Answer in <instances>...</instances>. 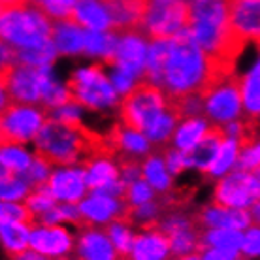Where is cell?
Segmentation results:
<instances>
[{"label": "cell", "mask_w": 260, "mask_h": 260, "mask_svg": "<svg viewBox=\"0 0 260 260\" xmlns=\"http://www.w3.org/2000/svg\"><path fill=\"white\" fill-rule=\"evenodd\" d=\"M206 85H208V57L187 28L174 38H170V49L164 62L160 89L166 92V96H183L190 92H200L204 96Z\"/></svg>", "instance_id": "1"}, {"label": "cell", "mask_w": 260, "mask_h": 260, "mask_svg": "<svg viewBox=\"0 0 260 260\" xmlns=\"http://www.w3.org/2000/svg\"><path fill=\"white\" fill-rule=\"evenodd\" d=\"M55 21L32 0L17 6L4 8L0 15L2 42L19 47H40L47 44L53 36Z\"/></svg>", "instance_id": "2"}, {"label": "cell", "mask_w": 260, "mask_h": 260, "mask_svg": "<svg viewBox=\"0 0 260 260\" xmlns=\"http://www.w3.org/2000/svg\"><path fill=\"white\" fill-rule=\"evenodd\" d=\"M168 108L166 92L151 81H140L121 102V121L126 128L145 134Z\"/></svg>", "instance_id": "3"}, {"label": "cell", "mask_w": 260, "mask_h": 260, "mask_svg": "<svg viewBox=\"0 0 260 260\" xmlns=\"http://www.w3.org/2000/svg\"><path fill=\"white\" fill-rule=\"evenodd\" d=\"M66 87L70 89L74 102L87 106L92 110L111 108L117 104L119 92L102 72V64H92L89 68L76 70L70 76Z\"/></svg>", "instance_id": "4"}, {"label": "cell", "mask_w": 260, "mask_h": 260, "mask_svg": "<svg viewBox=\"0 0 260 260\" xmlns=\"http://www.w3.org/2000/svg\"><path fill=\"white\" fill-rule=\"evenodd\" d=\"M47 121L46 108L32 104H17L12 102L2 108L0 121V140L2 147L8 145H25L38 136V132Z\"/></svg>", "instance_id": "5"}, {"label": "cell", "mask_w": 260, "mask_h": 260, "mask_svg": "<svg viewBox=\"0 0 260 260\" xmlns=\"http://www.w3.org/2000/svg\"><path fill=\"white\" fill-rule=\"evenodd\" d=\"M190 17L192 8L183 0H155L145 17L142 36L147 42L174 38L189 28Z\"/></svg>", "instance_id": "6"}, {"label": "cell", "mask_w": 260, "mask_h": 260, "mask_svg": "<svg viewBox=\"0 0 260 260\" xmlns=\"http://www.w3.org/2000/svg\"><path fill=\"white\" fill-rule=\"evenodd\" d=\"M2 108L12 102L44 108L42 96V68L26 64H2Z\"/></svg>", "instance_id": "7"}, {"label": "cell", "mask_w": 260, "mask_h": 260, "mask_svg": "<svg viewBox=\"0 0 260 260\" xmlns=\"http://www.w3.org/2000/svg\"><path fill=\"white\" fill-rule=\"evenodd\" d=\"M243 87H245V78L234 74L204 94L206 117L209 119V123L228 124L241 117Z\"/></svg>", "instance_id": "8"}, {"label": "cell", "mask_w": 260, "mask_h": 260, "mask_svg": "<svg viewBox=\"0 0 260 260\" xmlns=\"http://www.w3.org/2000/svg\"><path fill=\"white\" fill-rule=\"evenodd\" d=\"M260 200V181L254 172L234 170L221 177L215 189L217 206L224 208H251L254 202Z\"/></svg>", "instance_id": "9"}, {"label": "cell", "mask_w": 260, "mask_h": 260, "mask_svg": "<svg viewBox=\"0 0 260 260\" xmlns=\"http://www.w3.org/2000/svg\"><path fill=\"white\" fill-rule=\"evenodd\" d=\"M155 0H102L111 17V32L142 34L145 17Z\"/></svg>", "instance_id": "10"}, {"label": "cell", "mask_w": 260, "mask_h": 260, "mask_svg": "<svg viewBox=\"0 0 260 260\" xmlns=\"http://www.w3.org/2000/svg\"><path fill=\"white\" fill-rule=\"evenodd\" d=\"M230 26L260 49V0H224Z\"/></svg>", "instance_id": "11"}, {"label": "cell", "mask_w": 260, "mask_h": 260, "mask_svg": "<svg viewBox=\"0 0 260 260\" xmlns=\"http://www.w3.org/2000/svg\"><path fill=\"white\" fill-rule=\"evenodd\" d=\"M46 187L51 190L57 200L78 204L85 196V190L89 189L87 172L81 166H62L49 176Z\"/></svg>", "instance_id": "12"}, {"label": "cell", "mask_w": 260, "mask_h": 260, "mask_svg": "<svg viewBox=\"0 0 260 260\" xmlns=\"http://www.w3.org/2000/svg\"><path fill=\"white\" fill-rule=\"evenodd\" d=\"M147 51H149V42L145 40V36H142L140 32L121 34L117 51L108 64L126 68L132 74H136L138 78H142L145 74Z\"/></svg>", "instance_id": "13"}, {"label": "cell", "mask_w": 260, "mask_h": 260, "mask_svg": "<svg viewBox=\"0 0 260 260\" xmlns=\"http://www.w3.org/2000/svg\"><path fill=\"white\" fill-rule=\"evenodd\" d=\"M126 206H128V202L119 200L102 190H92L85 200H81L79 209L85 219L92 224H108L111 221L123 219Z\"/></svg>", "instance_id": "14"}, {"label": "cell", "mask_w": 260, "mask_h": 260, "mask_svg": "<svg viewBox=\"0 0 260 260\" xmlns=\"http://www.w3.org/2000/svg\"><path fill=\"white\" fill-rule=\"evenodd\" d=\"M226 140H228V134L226 130H224V126L222 124H211L200 142L196 143L192 149L185 151L187 168H198L202 172H206L209 168V164L213 162V158L217 156L221 145Z\"/></svg>", "instance_id": "15"}, {"label": "cell", "mask_w": 260, "mask_h": 260, "mask_svg": "<svg viewBox=\"0 0 260 260\" xmlns=\"http://www.w3.org/2000/svg\"><path fill=\"white\" fill-rule=\"evenodd\" d=\"M79 260H121L104 228H85L78 241Z\"/></svg>", "instance_id": "16"}, {"label": "cell", "mask_w": 260, "mask_h": 260, "mask_svg": "<svg viewBox=\"0 0 260 260\" xmlns=\"http://www.w3.org/2000/svg\"><path fill=\"white\" fill-rule=\"evenodd\" d=\"M30 249L46 256H64L72 251V236L62 226H34Z\"/></svg>", "instance_id": "17"}, {"label": "cell", "mask_w": 260, "mask_h": 260, "mask_svg": "<svg viewBox=\"0 0 260 260\" xmlns=\"http://www.w3.org/2000/svg\"><path fill=\"white\" fill-rule=\"evenodd\" d=\"M198 222L202 224L204 230H213V228H234V230H243V228L251 226V213L247 209L240 208H224V206H209V208L202 209L196 215Z\"/></svg>", "instance_id": "18"}, {"label": "cell", "mask_w": 260, "mask_h": 260, "mask_svg": "<svg viewBox=\"0 0 260 260\" xmlns=\"http://www.w3.org/2000/svg\"><path fill=\"white\" fill-rule=\"evenodd\" d=\"M170 251H172V243L168 236L158 228L149 226L145 228L143 234H138L134 238L130 260H166Z\"/></svg>", "instance_id": "19"}, {"label": "cell", "mask_w": 260, "mask_h": 260, "mask_svg": "<svg viewBox=\"0 0 260 260\" xmlns=\"http://www.w3.org/2000/svg\"><path fill=\"white\" fill-rule=\"evenodd\" d=\"M72 23L87 30H111V17L102 0H78Z\"/></svg>", "instance_id": "20"}, {"label": "cell", "mask_w": 260, "mask_h": 260, "mask_svg": "<svg viewBox=\"0 0 260 260\" xmlns=\"http://www.w3.org/2000/svg\"><path fill=\"white\" fill-rule=\"evenodd\" d=\"M85 34L83 26L76 25L72 21H55L53 23V42L59 53L74 55V53H85Z\"/></svg>", "instance_id": "21"}, {"label": "cell", "mask_w": 260, "mask_h": 260, "mask_svg": "<svg viewBox=\"0 0 260 260\" xmlns=\"http://www.w3.org/2000/svg\"><path fill=\"white\" fill-rule=\"evenodd\" d=\"M89 190H104L110 185L121 181V168L111 158H96L85 166Z\"/></svg>", "instance_id": "22"}, {"label": "cell", "mask_w": 260, "mask_h": 260, "mask_svg": "<svg viewBox=\"0 0 260 260\" xmlns=\"http://www.w3.org/2000/svg\"><path fill=\"white\" fill-rule=\"evenodd\" d=\"M164 145H155V149L143 160V179L158 192H166L170 189V174L162 153Z\"/></svg>", "instance_id": "23"}, {"label": "cell", "mask_w": 260, "mask_h": 260, "mask_svg": "<svg viewBox=\"0 0 260 260\" xmlns=\"http://www.w3.org/2000/svg\"><path fill=\"white\" fill-rule=\"evenodd\" d=\"M211 126L208 117H190L181 121V124L177 126V130L172 136V145L181 151L192 149L196 143L200 142L204 134L208 132Z\"/></svg>", "instance_id": "24"}, {"label": "cell", "mask_w": 260, "mask_h": 260, "mask_svg": "<svg viewBox=\"0 0 260 260\" xmlns=\"http://www.w3.org/2000/svg\"><path fill=\"white\" fill-rule=\"evenodd\" d=\"M30 230L32 226H28L25 222H2L0 236L10 256L23 253L26 251V247H30Z\"/></svg>", "instance_id": "25"}, {"label": "cell", "mask_w": 260, "mask_h": 260, "mask_svg": "<svg viewBox=\"0 0 260 260\" xmlns=\"http://www.w3.org/2000/svg\"><path fill=\"white\" fill-rule=\"evenodd\" d=\"M238 155H240V143L232 140V138H228L226 142L221 145V149H219L217 156L213 158V162L209 164V168L204 174L209 177L226 176L230 168L236 166V162H238Z\"/></svg>", "instance_id": "26"}, {"label": "cell", "mask_w": 260, "mask_h": 260, "mask_svg": "<svg viewBox=\"0 0 260 260\" xmlns=\"http://www.w3.org/2000/svg\"><path fill=\"white\" fill-rule=\"evenodd\" d=\"M57 46L53 38L40 47H17V64H26V66H36V68H44V66H51V62L57 57Z\"/></svg>", "instance_id": "27"}, {"label": "cell", "mask_w": 260, "mask_h": 260, "mask_svg": "<svg viewBox=\"0 0 260 260\" xmlns=\"http://www.w3.org/2000/svg\"><path fill=\"white\" fill-rule=\"evenodd\" d=\"M34 156L28 155L21 145H8L2 147L0 164H2V176H21L30 164Z\"/></svg>", "instance_id": "28"}, {"label": "cell", "mask_w": 260, "mask_h": 260, "mask_svg": "<svg viewBox=\"0 0 260 260\" xmlns=\"http://www.w3.org/2000/svg\"><path fill=\"white\" fill-rule=\"evenodd\" d=\"M104 230L108 232L110 240L113 241V245L117 249L119 258L121 260H130L132 258V247H134V238L128 222L123 221H111L104 224Z\"/></svg>", "instance_id": "29"}, {"label": "cell", "mask_w": 260, "mask_h": 260, "mask_svg": "<svg viewBox=\"0 0 260 260\" xmlns=\"http://www.w3.org/2000/svg\"><path fill=\"white\" fill-rule=\"evenodd\" d=\"M245 236L241 234V230L234 228H213L208 230L204 236V245L208 249L211 247H221V249H238L241 251Z\"/></svg>", "instance_id": "30"}, {"label": "cell", "mask_w": 260, "mask_h": 260, "mask_svg": "<svg viewBox=\"0 0 260 260\" xmlns=\"http://www.w3.org/2000/svg\"><path fill=\"white\" fill-rule=\"evenodd\" d=\"M32 192L30 185L21 176H2V187H0V198L2 202H17L26 200V196Z\"/></svg>", "instance_id": "31"}, {"label": "cell", "mask_w": 260, "mask_h": 260, "mask_svg": "<svg viewBox=\"0 0 260 260\" xmlns=\"http://www.w3.org/2000/svg\"><path fill=\"white\" fill-rule=\"evenodd\" d=\"M243 110L249 115L260 117V76L249 72L243 87Z\"/></svg>", "instance_id": "32"}, {"label": "cell", "mask_w": 260, "mask_h": 260, "mask_svg": "<svg viewBox=\"0 0 260 260\" xmlns=\"http://www.w3.org/2000/svg\"><path fill=\"white\" fill-rule=\"evenodd\" d=\"M0 219H2V222H25V224L34 228L36 215L30 211V208L26 204L2 202V206H0Z\"/></svg>", "instance_id": "33"}, {"label": "cell", "mask_w": 260, "mask_h": 260, "mask_svg": "<svg viewBox=\"0 0 260 260\" xmlns=\"http://www.w3.org/2000/svg\"><path fill=\"white\" fill-rule=\"evenodd\" d=\"M26 206H28L30 211L38 217L40 213H44V211H47V209L55 208V206H57V198H55L51 190L44 185V187L32 190L30 194L26 196Z\"/></svg>", "instance_id": "34"}, {"label": "cell", "mask_w": 260, "mask_h": 260, "mask_svg": "<svg viewBox=\"0 0 260 260\" xmlns=\"http://www.w3.org/2000/svg\"><path fill=\"white\" fill-rule=\"evenodd\" d=\"M236 168L245 170V172H256L260 168V138H256L253 143H249L245 147H241Z\"/></svg>", "instance_id": "35"}, {"label": "cell", "mask_w": 260, "mask_h": 260, "mask_svg": "<svg viewBox=\"0 0 260 260\" xmlns=\"http://www.w3.org/2000/svg\"><path fill=\"white\" fill-rule=\"evenodd\" d=\"M151 200H153V187L145 179H138V181L130 183L128 192H126V202L130 206H142V204Z\"/></svg>", "instance_id": "36"}, {"label": "cell", "mask_w": 260, "mask_h": 260, "mask_svg": "<svg viewBox=\"0 0 260 260\" xmlns=\"http://www.w3.org/2000/svg\"><path fill=\"white\" fill-rule=\"evenodd\" d=\"M241 254L243 256H256L260 254V226H251L245 234L243 245H241Z\"/></svg>", "instance_id": "37"}, {"label": "cell", "mask_w": 260, "mask_h": 260, "mask_svg": "<svg viewBox=\"0 0 260 260\" xmlns=\"http://www.w3.org/2000/svg\"><path fill=\"white\" fill-rule=\"evenodd\" d=\"M204 260H241L243 254H240L238 249H221V247H211L209 251L202 254Z\"/></svg>", "instance_id": "38"}, {"label": "cell", "mask_w": 260, "mask_h": 260, "mask_svg": "<svg viewBox=\"0 0 260 260\" xmlns=\"http://www.w3.org/2000/svg\"><path fill=\"white\" fill-rule=\"evenodd\" d=\"M12 260H49V256L36 253V251H23L19 254H13Z\"/></svg>", "instance_id": "39"}, {"label": "cell", "mask_w": 260, "mask_h": 260, "mask_svg": "<svg viewBox=\"0 0 260 260\" xmlns=\"http://www.w3.org/2000/svg\"><path fill=\"white\" fill-rule=\"evenodd\" d=\"M249 213H251V219H253L254 224H256V226H260V200H256L253 206H251Z\"/></svg>", "instance_id": "40"}, {"label": "cell", "mask_w": 260, "mask_h": 260, "mask_svg": "<svg viewBox=\"0 0 260 260\" xmlns=\"http://www.w3.org/2000/svg\"><path fill=\"white\" fill-rule=\"evenodd\" d=\"M181 260H204L202 256H198V254H189V256H183Z\"/></svg>", "instance_id": "41"}, {"label": "cell", "mask_w": 260, "mask_h": 260, "mask_svg": "<svg viewBox=\"0 0 260 260\" xmlns=\"http://www.w3.org/2000/svg\"><path fill=\"white\" fill-rule=\"evenodd\" d=\"M183 2H187L190 8L192 6H196V4H200V2H204V0H183Z\"/></svg>", "instance_id": "42"}, {"label": "cell", "mask_w": 260, "mask_h": 260, "mask_svg": "<svg viewBox=\"0 0 260 260\" xmlns=\"http://www.w3.org/2000/svg\"><path fill=\"white\" fill-rule=\"evenodd\" d=\"M254 174H256V177H258V181H260V168L256 170V172H254Z\"/></svg>", "instance_id": "43"}, {"label": "cell", "mask_w": 260, "mask_h": 260, "mask_svg": "<svg viewBox=\"0 0 260 260\" xmlns=\"http://www.w3.org/2000/svg\"><path fill=\"white\" fill-rule=\"evenodd\" d=\"M62 260H66V258H62ZM78 260H79V258H78Z\"/></svg>", "instance_id": "44"}]
</instances>
